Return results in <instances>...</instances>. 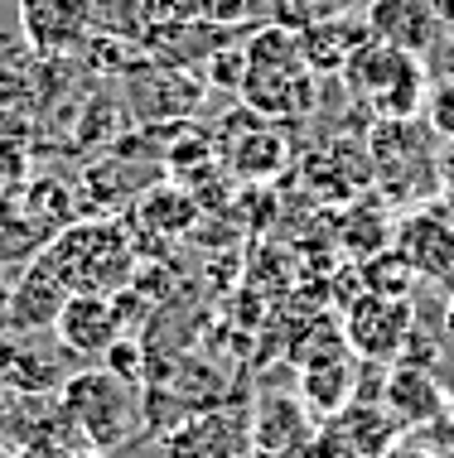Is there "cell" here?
I'll return each mask as SVG.
<instances>
[{"label":"cell","mask_w":454,"mask_h":458,"mask_svg":"<svg viewBox=\"0 0 454 458\" xmlns=\"http://www.w3.org/2000/svg\"><path fill=\"white\" fill-rule=\"evenodd\" d=\"M391 232H397V222H387L382 213V198H353L348 217H343V246H348V256H377L391 246Z\"/></svg>","instance_id":"obj_18"},{"label":"cell","mask_w":454,"mask_h":458,"mask_svg":"<svg viewBox=\"0 0 454 458\" xmlns=\"http://www.w3.org/2000/svg\"><path fill=\"white\" fill-rule=\"evenodd\" d=\"M102 367L116 371L121 381H131V386H145V348L136 338H126V333H121L112 348L102 352Z\"/></svg>","instance_id":"obj_26"},{"label":"cell","mask_w":454,"mask_h":458,"mask_svg":"<svg viewBox=\"0 0 454 458\" xmlns=\"http://www.w3.org/2000/svg\"><path fill=\"white\" fill-rule=\"evenodd\" d=\"M58 458H107V454H97V449H68V454H58Z\"/></svg>","instance_id":"obj_34"},{"label":"cell","mask_w":454,"mask_h":458,"mask_svg":"<svg viewBox=\"0 0 454 458\" xmlns=\"http://www.w3.org/2000/svg\"><path fill=\"white\" fill-rule=\"evenodd\" d=\"M310 439V411L296 401H286V395H266L261 405H256L252 415V449L266 454V458H290L300 449V444Z\"/></svg>","instance_id":"obj_14"},{"label":"cell","mask_w":454,"mask_h":458,"mask_svg":"<svg viewBox=\"0 0 454 458\" xmlns=\"http://www.w3.org/2000/svg\"><path fill=\"white\" fill-rule=\"evenodd\" d=\"M421 121L431 126L435 140H454V72H445L440 82H431L421 106Z\"/></svg>","instance_id":"obj_23"},{"label":"cell","mask_w":454,"mask_h":458,"mask_svg":"<svg viewBox=\"0 0 454 458\" xmlns=\"http://www.w3.org/2000/svg\"><path fill=\"white\" fill-rule=\"evenodd\" d=\"M435 179H440V203H450V208H454V140H440Z\"/></svg>","instance_id":"obj_28"},{"label":"cell","mask_w":454,"mask_h":458,"mask_svg":"<svg viewBox=\"0 0 454 458\" xmlns=\"http://www.w3.org/2000/svg\"><path fill=\"white\" fill-rule=\"evenodd\" d=\"M0 377H5V386L15 395H54L64 386L68 367L44 357V352H34V348H24V343H15L5 333L0 338Z\"/></svg>","instance_id":"obj_16"},{"label":"cell","mask_w":454,"mask_h":458,"mask_svg":"<svg viewBox=\"0 0 454 458\" xmlns=\"http://www.w3.org/2000/svg\"><path fill=\"white\" fill-rule=\"evenodd\" d=\"M44 256L68 280V290H116L131 276V242L116 232V222H73L44 242Z\"/></svg>","instance_id":"obj_4"},{"label":"cell","mask_w":454,"mask_h":458,"mask_svg":"<svg viewBox=\"0 0 454 458\" xmlns=\"http://www.w3.org/2000/svg\"><path fill=\"white\" fill-rule=\"evenodd\" d=\"M415 280H421V276H415V270L401 261L391 246L363 261V290H367V294H382V300H411Z\"/></svg>","instance_id":"obj_20"},{"label":"cell","mask_w":454,"mask_h":458,"mask_svg":"<svg viewBox=\"0 0 454 458\" xmlns=\"http://www.w3.org/2000/svg\"><path fill=\"white\" fill-rule=\"evenodd\" d=\"M367 39V20L363 15H329V20H314L300 30V58L314 78H338L343 64L353 58V48Z\"/></svg>","instance_id":"obj_13"},{"label":"cell","mask_w":454,"mask_h":458,"mask_svg":"<svg viewBox=\"0 0 454 458\" xmlns=\"http://www.w3.org/2000/svg\"><path fill=\"white\" fill-rule=\"evenodd\" d=\"M425 5H431V15L440 20V30L454 34V0H425Z\"/></svg>","instance_id":"obj_30"},{"label":"cell","mask_w":454,"mask_h":458,"mask_svg":"<svg viewBox=\"0 0 454 458\" xmlns=\"http://www.w3.org/2000/svg\"><path fill=\"white\" fill-rule=\"evenodd\" d=\"M431 429H435V444H445V449L454 454V415H440Z\"/></svg>","instance_id":"obj_31"},{"label":"cell","mask_w":454,"mask_h":458,"mask_svg":"<svg viewBox=\"0 0 454 458\" xmlns=\"http://www.w3.org/2000/svg\"><path fill=\"white\" fill-rule=\"evenodd\" d=\"M415 324L411 300H382V294H358L343 309V343L358 362H391L407 348V333Z\"/></svg>","instance_id":"obj_5"},{"label":"cell","mask_w":454,"mask_h":458,"mask_svg":"<svg viewBox=\"0 0 454 458\" xmlns=\"http://www.w3.org/2000/svg\"><path fill=\"white\" fill-rule=\"evenodd\" d=\"M223 155L232 159V169L237 174H247V179H266V174H276L280 165H286V135H280L266 116H256L252 111V121H247V131L237 135V140H227L223 145Z\"/></svg>","instance_id":"obj_17"},{"label":"cell","mask_w":454,"mask_h":458,"mask_svg":"<svg viewBox=\"0 0 454 458\" xmlns=\"http://www.w3.org/2000/svg\"><path fill=\"white\" fill-rule=\"evenodd\" d=\"M203 78L213 82V88L242 92V78H247V48H242V44H223V48H218V54L203 64Z\"/></svg>","instance_id":"obj_25"},{"label":"cell","mask_w":454,"mask_h":458,"mask_svg":"<svg viewBox=\"0 0 454 458\" xmlns=\"http://www.w3.org/2000/svg\"><path fill=\"white\" fill-rule=\"evenodd\" d=\"M363 20H367V34H373V39L397 44L415 58H425L440 44V34H445L425 0H367Z\"/></svg>","instance_id":"obj_11"},{"label":"cell","mask_w":454,"mask_h":458,"mask_svg":"<svg viewBox=\"0 0 454 458\" xmlns=\"http://www.w3.org/2000/svg\"><path fill=\"white\" fill-rule=\"evenodd\" d=\"M391 251L407 261L421 280H450L454 276V208L431 198L411 208L391 232Z\"/></svg>","instance_id":"obj_6"},{"label":"cell","mask_w":454,"mask_h":458,"mask_svg":"<svg viewBox=\"0 0 454 458\" xmlns=\"http://www.w3.org/2000/svg\"><path fill=\"white\" fill-rule=\"evenodd\" d=\"M348 82L353 97H363L367 116L373 121H411L421 116L425 92H431V78H425V64L415 54L382 39H367L353 48V58L338 72Z\"/></svg>","instance_id":"obj_3"},{"label":"cell","mask_w":454,"mask_h":458,"mask_svg":"<svg viewBox=\"0 0 454 458\" xmlns=\"http://www.w3.org/2000/svg\"><path fill=\"white\" fill-rule=\"evenodd\" d=\"M54 338L64 343V352L102 357L121 338V309L97 290H73L54 318Z\"/></svg>","instance_id":"obj_8"},{"label":"cell","mask_w":454,"mask_h":458,"mask_svg":"<svg viewBox=\"0 0 454 458\" xmlns=\"http://www.w3.org/2000/svg\"><path fill=\"white\" fill-rule=\"evenodd\" d=\"M54 395H58V405H64V415L73 420V429H78L82 449L112 454L145 425L141 386L121 381L116 371H107V367L68 371L64 386H58Z\"/></svg>","instance_id":"obj_1"},{"label":"cell","mask_w":454,"mask_h":458,"mask_svg":"<svg viewBox=\"0 0 454 458\" xmlns=\"http://www.w3.org/2000/svg\"><path fill=\"white\" fill-rule=\"evenodd\" d=\"M0 458H20V454H15V449H10V444H5V439H0Z\"/></svg>","instance_id":"obj_35"},{"label":"cell","mask_w":454,"mask_h":458,"mask_svg":"<svg viewBox=\"0 0 454 458\" xmlns=\"http://www.w3.org/2000/svg\"><path fill=\"white\" fill-rule=\"evenodd\" d=\"M252 15H261L256 0H199V20L223 24V30H237V24H247Z\"/></svg>","instance_id":"obj_27"},{"label":"cell","mask_w":454,"mask_h":458,"mask_svg":"<svg viewBox=\"0 0 454 458\" xmlns=\"http://www.w3.org/2000/svg\"><path fill=\"white\" fill-rule=\"evenodd\" d=\"M367 155H373V189L387 203L401 208H421L440 198V179H435V155L440 140L431 135L421 116L411 121H373L367 131Z\"/></svg>","instance_id":"obj_2"},{"label":"cell","mask_w":454,"mask_h":458,"mask_svg":"<svg viewBox=\"0 0 454 458\" xmlns=\"http://www.w3.org/2000/svg\"><path fill=\"white\" fill-rule=\"evenodd\" d=\"M382 458H435L431 449H421V444H391Z\"/></svg>","instance_id":"obj_32"},{"label":"cell","mask_w":454,"mask_h":458,"mask_svg":"<svg viewBox=\"0 0 454 458\" xmlns=\"http://www.w3.org/2000/svg\"><path fill=\"white\" fill-rule=\"evenodd\" d=\"M242 48H247V68H304L300 58V34L286 30V24L266 20L261 30H252L247 39H242Z\"/></svg>","instance_id":"obj_19"},{"label":"cell","mask_w":454,"mask_h":458,"mask_svg":"<svg viewBox=\"0 0 454 458\" xmlns=\"http://www.w3.org/2000/svg\"><path fill=\"white\" fill-rule=\"evenodd\" d=\"M10 290H15V276L0 266V338L10 333Z\"/></svg>","instance_id":"obj_29"},{"label":"cell","mask_w":454,"mask_h":458,"mask_svg":"<svg viewBox=\"0 0 454 458\" xmlns=\"http://www.w3.org/2000/svg\"><path fill=\"white\" fill-rule=\"evenodd\" d=\"M382 405H387V415L397 420L401 429H425V425H435V420L450 411L440 381L425 367H415V362H397L387 371Z\"/></svg>","instance_id":"obj_12"},{"label":"cell","mask_w":454,"mask_h":458,"mask_svg":"<svg viewBox=\"0 0 454 458\" xmlns=\"http://www.w3.org/2000/svg\"><path fill=\"white\" fill-rule=\"evenodd\" d=\"M353 5H367V0H353Z\"/></svg>","instance_id":"obj_36"},{"label":"cell","mask_w":454,"mask_h":458,"mask_svg":"<svg viewBox=\"0 0 454 458\" xmlns=\"http://www.w3.org/2000/svg\"><path fill=\"white\" fill-rule=\"evenodd\" d=\"M141 217H150L159 232H169V237H179V232H189L193 222H199V208H193L189 193L179 189H165V193H150L141 203Z\"/></svg>","instance_id":"obj_21"},{"label":"cell","mask_w":454,"mask_h":458,"mask_svg":"<svg viewBox=\"0 0 454 458\" xmlns=\"http://www.w3.org/2000/svg\"><path fill=\"white\" fill-rule=\"evenodd\" d=\"M15 15L34 54H68L97 30V0H20Z\"/></svg>","instance_id":"obj_7"},{"label":"cell","mask_w":454,"mask_h":458,"mask_svg":"<svg viewBox=\"0 0 454 458\" xmlns=\"http://www.w3.org/2000/svg\"><path fill=\"white\" fill-rule=\"evenodd\" d=\"M353 395H358V367L348 362V357H334V362H314L300 371V401L310 415H324L334 420L353 405Z\"/></svg>","instance_id":"obj_15"},{"label":"cell","mask_w":454,"mask_h":458,"mask_svg":"<svg viewBox=\"0 0 454 458\" xmlns=\"http://www.w3.org/2000/svg\"><path fill=\"white\" fill-rule=\"evenodd\" d=\"M68 280L54 270V261L39 251L20 266L15 276V290H10V333H44L54 328L58 309L68 300Z\"/></svg>","instance_id":"obj_10"},{"label":"cell","mask_w":454,"mask_h":458,"mask_svg":"<svg viewBox=\"0 0 454 458\" xmlns=\"http://www.w3.org/2000/svg\"><path fill=\"white\" fill-rule=\"evenodd\" d=\"M184 20H199V0H136L141 34L169 30V24H184Z\"/></svg>","instance_id":"obj_24"},{"label":"cell","mask_w":454,"mask_h":458,"mask_svg":"<svg viewBox=\"0 0 454 458\" xmlns=\"http://www.w3.org/2000/svg\"><path fill=\"white\" fill-rule=\"evenodd\" d=\"M10 405H15V391H10V386H5V377H0V420L10 415Z\"/></svg>","instance_id":"obj_33"},{"label":"cell","mask_w":454,"mask_h":458,"mask_svg":"<svg viewBox=\"0 0 454 458\" xmlns=\"http://www.w3.org/2000/svg\"><path fill=\"white\" fill-rule=\"evenodd\" d=\"M353 10V0H271V20L286 24V30H304L314 20H329V15H343Z\"/></svg>","instance_id":"obj_22"},{"label":"cell","mask_w":454,"mask_h":458,"mask_svg":"<svg viewBox=\"0 0 454 458\" xmlns=\"http://www.w3.org/2000/svg\"><path fill=\"white\" fill-rule=\"evenodd\" d=\"M252 420L232 411H203L165 429V458H247Z\"/></svg>","instance_id":"obj_9"}]
</instances>
